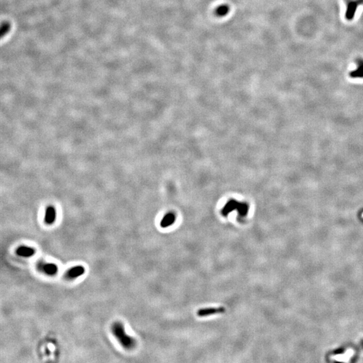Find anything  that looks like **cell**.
Masks as SVG:
<instances>
[{
  "label": "cell",
  "mask_w": 363,
  "mask_h": 363,
  "mask_svg": "<svg viewBox=\"0 0 363 363\" xmlns=\"http://www.w3.org/2000/svg\"><path fill=\"white\" fill-rule=\"evenodd\" d=\"M111 330L112 332L123 348L127 350H131L135 347V340L126 333L124 325L120 322H114L112 325Z\"/></svg>",
  "instance_id": "obj_1"
},
{
  "label": "cell",
  "mask_w": 363,
  "mask_h": 363,
  "mask_svg": "<svg viewBox=\"0 0 363 363\" xmlns=\"http://www.w3.org/2000/svg\"><path fill=\"white\" fill-rule=\"evenodd\" d=\"M363 3V0H353L349 2L347 6V10L346 12V18L348 20H351L355 16V12L357 10L358 6Z\"/></svg>",
  "instance_id": "obj_2"
},
{
  "label": "cell",
  "mask_w": 363,
  "mask_h": 363,
  "mask_svg": "<svg viewBox=\"0 0 363 363\" xmlns=\"http://www.w3.org/2000/svg\"><path fill=\"white\" fill-rule=\"evenodd\" d=\"M225 311V309L223 307H210L200 309L197 311V315L199 317H207L217 313H223Z\"/></svg>",
  "instance_id": "obj_3"
},
{
  "label": "cell",
  "mask_w": 363,
  "mask_h": 363,
  "mask_svg": "<svg viewBox=\"0 0 363 363\" xmlns=\"http://www.w3.org/2000/svg\"><path fill=\"white\" fill-rule=\"evenodd\" d=\"M85 273V268L82 266H76L67 272L66 277L69 279H74L80 276H82Z\"/></svg>",
  "instance_id": "obj_4"
},
{
  "label": "cell",
  "mask_w": 363,
  "mask_h": 363,
  "mask_svg": "<svg viewBox=\"0 0 363 363\" xmlns=\"http://www.w3.org/2000/svg\"><path fill=\"white\" fill-rule=\"evenodd\" d=\"M35 253L36 251L34 248L27 247V246H20V247L16 250L17 255L22 257H32L35 254Z\"/></svg>",
  "instance_id": "obj_5"
},
{
  "label": "cell",
  "mask_w": 363,
  "mask_h": 363,
  "mask_svg": "<svg viewBox=\"0 0 363 363\" xmlns=\"http://www.w3.org/2000/svg\"><path fill=\"white\" fill-rule=\"evenodd\" d=\"M56 219V210L53 206H49L46 210L44 221L48 225H51L55 221Z\"/></svg>",
  "instance_id": "obj_6"
},
{
  "label": "cell",
  "mask_w": 363,
  "mask_h": 363,
  "mask_svg": "<svg viewBox=\"0 0 363 363\" xmlns=\"http://www.w3.org/2000/svg\"><path fill=\"white\" fill-rule=\"evenodd\" d=\"M42 271L47 275L53 276L56 275L58 272V267L55 264L47 263L44 264L41 266Z\"/></svg>",
  "instance_id": "obj_7"
},
{
  "label": "cell",
  "mask_w": 363,
  "mask_h": 363,
  "mask_svg": "<svg viewBox=\"0 0 363 363\" xmlns=\"http://www.w3.org/2000/svg\"><path fill=\"white\" fill-rule=\"evenodd\" d=\"M239 203H237V201L235 200H230L229 201L228 203L225 204V207L222 210V214L224 215V216H227L228 215L229 213H230L231 211L234 210H237L239 207Z\"/></svg>",
  "instance_id": "obj_8"
},
{
  "label": "cell",
  "mask_w": 363,
  "mask_h": 363,
  "mask_svg": "<svg viewBox=\"0 0 363 363\" xmlns=\"http://www.w3.org/2000/svg\"><path fill=\"white\" fill-rule=\"evenodd\" d=\"M176 221V216L173 213H168L164 217L163 219L161 221V227L163 228H165L169 227L174 224V223Z\"/></svg>",
  "instance_id": "obj_9"
},
{
  "label": "cell",
  "mask_w": 363,
  "mask_h": 363,
  "mask_svg": "<svg viewBox=\"0 0 363 363\" xmlns=\"http://www.w3.org/2000/svg\"><path fill=\"white\" fill-rule=\"evenodd\" d=\"M358 63V68L352 71L350 73L351 78H363V59H358L357 61Z\"/></svg>",
  "instance_id": "obj_10"
},
{
  "label": "cell",
  "mask_w": 363,
  "mask_h": 363,
  "mask_svg": "<svg viewBox=\"0 0 363 363\" xmlns=\"http://www.w3.org/2000/svg\"><path fill=\"white\" fill-rule=\"evenodd\" d=\"M229 11V7L227 5H221V6H219L216 9L215 13H216V15L217 16L223 17V16H226L228 13Z\"/></svg>",
  "instance_id": "obj_11"
},
{
  "label": "cell",
  "mask_w": 363,
  "mask_h": 363,
  "mask_svg": "<svg viewBox=\"0 0 363 363\" xmlns=\"http://www.w3.org/2000/svg\"><path fill=\"white\" fill-rule=\"evenodd\" d=\"M249 207L245 203H239L238 209H237V211L241 217H244L248 213Z\"/></svg>",
  "instance_id": "obj_12"
}]
</instances>
